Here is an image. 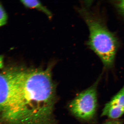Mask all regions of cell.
Returning a JSON list of instances; mask_svg holds the SVG:
<instances>
[{"instance_id": "1", "label": "cell", "mask_w": 124, "mask_h": 124, "mask_svg": "<svg viewBox=\"0 0 124 124\" xmlns=\"http://www.w3.org/2000/svg\"><path fill=\"white\" fill-rule=\"evenodd\" d=\"M89 32L87 45L100 58L106 69L113 67L119 47L116 35L108 29L101 17L85 5L79 10Z\"/></svg>"}, {"instance_id": "2", "label": "cell", "mask_w": 124, "mask_h": 124, "mask_svg": "<svg viewBox=\"0 0 124 124\" xmlns=\"http://www.w3.org/2000/svg\"><path fill=\"white\" fill-rule=\"evenodd\" d=\"M20 66L11 67L0 72V121L14 124L15 119L16 84Z\"/></svg>"}, {"instance_id": "3", "label": "cell", "mask_w": 124, "mask_h": 124, "mask_svg": "<svg viewBox=\"0 0 124 124\" xmlns=\"http://www.w3.org/2000/svg\"><path fill=\"white\" fill-rule=\"evenodd\" d=\"M99 80L78 94L69 103V110L78 119L89 120L95 115L97 106V86Z\"/></svg>"}, {"instance_id": "4", "label": "cell", "mask_w": 124, "mask_h": 124, "mask_svg": "<svg viewBox=\"0 0 124 124\" xmlns=\"http://www.w3.org/2000/svg\"><path fill=\"white\" fill-rule=\"evenodd\" d=\"M124 114V108L110 101L105 105L102 112V116L116 119L122 116Z\"/></svg>"}, {"instance_id": "5", "label": "cell", "mask_w": 124, "mask_h": 124, "mask_svg": "<svg viewBox=\"0 0 124 124\" xmlns=\"http://www.w3.org/2000/svg\"><path fill=\"white\" fill-rule=\"evenodd\" d=\"M21 2L25 7L29 8L35 9L43 13L50 19L53 17V14L51 11L46 7L42 4V3L38 0H24Z\"/></svg>"}, {"instance_id": "6", "label": "cell", "mask_w": 124, "mask_h": 124, "mask_svg": "<svg viewBox=\"0 0 124 124\" xmlns=\"http://www.w3.org/2000/svg\"><path fill=\"white\" fill-rule=\"evenodd\" d=\"M110 102L124 108V86Z\"/></svg>"}, {"instance_id": "7", "label": "cell", "mask_w": 124, "mask_h": 124, "mask_svg": "<svg viewBox=\"0 0 124 124\" xmlns=\"http://www.w3.org/2000/svg\"><path fill=\"white\" fill-rule=\"evenodd\" d=\"M7 14L2 5L0 4V27L5 25L7 22Z\"/></svg>"}, {"instance_id": "8", "label": "cell", "mask_w": 124, "mask_h": 124, "mask_svg": "<svg viewBox=\"0 0 124 124\" xmlns=\"http://www.w3.org/2000/svg\"><path fill=\"white\" fill-rule=\"evenodd\" d=\"M115 6L119 13L124 19V0L116 1L115 3Z\"/></svg>"}, {"instance_id": "9", "label": "cell", "mask_w": 124, "mask_h": 124, "mask_svg": "<svg viewBox=\"0 0 124 124\" xmlns=\"http://www.w3.org/2000/svg\"><path fill=\"white\" fill-rule=\"evenodd\" d=\"M104 124H122L120 121L118 120H113L108 121Z\"/></svg>"}, {"instance_id": "10", "label": "cell", "mask_w": 124, "mask_h": 124, "mask_svg": "<svg viewBox=\"0 0 124 124\" xmlns=\"http://www.w3.org/2000/svg\"><path fill=\"white\" fill-rule=\"evenodd\" d=\"M3 64V59L0 56V68H2Z\"/></svg>"}]
</instances>
